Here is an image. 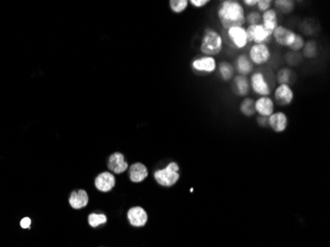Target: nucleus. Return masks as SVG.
I'll return each mask as SVG.
<instances>
[{"instance_id":"f257e3e1","label":"nucleus","mask_w":330,"mask_h":247,"mask_svg":"<svg viewBox=\"0 0 330 247\" xmlns=\"http://www.w3.org/2000/svg\"><path fill=\"white\" fill-rule=\"evenodd\" d=\"M217 16L220 24L226 31L233 27H243L246 23L244 6L237 0H223L220 2Z\"/></svg>"},{"instance_id":"f03ea898","label":"nucleus","mask_w":330,"mask_h":247,"mask_svg":"<svg viewBox=\"0 0 330 247\" xmlns=\"http://www.w3.org/2000/svg\"><path fill=\"white\" fill-rule=\"evenodd\" d=\"M224 38L217 30L213 28L205 29L200 44V51L203 55L212 57L219 55L224 49Z\"/></svg>"},{"instance_id":"7ed1b4c3","label":"nucleus","mask_w":330,"mask_h":247,"mask_svg":"<svg viewBox=\"0 0 330 247\" xmlns=\"http://www.w3.org/2000/svg\"><path fill=\"white\" fill-rule=\"evenodd\" d=\"M179 170L180 167L176 162H170L166 167L154 172V179L163 187H171L177 183L180 178Z\"/></svg>"},{"instance_id":"20e7f679","label":"nucleus","mask_w":330,"mask_h":247,"mask_svg":"<svg viewBox=\"0 0 330 247\" xmlns=\"http://www.w3.org/2000/svg\"><path fill=\"white\" fill-rule=\"evenodd\" d=\"M248 57L253 66H264L268 64L273 55L272 49L269 45L264 44H252L248 51Z\"/></svg>"},{"instance_id":"39448f33","label":"nucleus","mask_w":330,"mask_h":247,"mask_svg":"<svg viewBox=\"0 0 330 247\" xmlns=\"http://www.w3.org/2000/svg\"><path fill=\"white\" fill-rule=\"evenodd\" d=\"M248 43L269 45L272 42V33L265 29L262 24L251 25L246 28Z\"/></svg>"},{"instance_id":"423d86ee","label":"nucleus","mask_w":330,"mask_h":247,"mask_svg":"<svg viewBox=\"0 0 330 247\" xmlns=\"http://www.w3.org/2000/svg\"><path fill=\"white\" fill-rule=\"evenodd\" d=\"M249 84H250V89L259 97L270 96L272 92L271 86L265 74L262 72H255L251 74L249 78Z\"/></svg>"},{"instance_id":"0eeeda50","label":"nucleus","mask_w":330,"mask_h":247,"mask_svg":"<svg viewBox=\"0 0 330 247\" xmlns=\"http://www.w3.org/2000/svg\"><path fill=\"white\" fill-rule=\"evenodd\" d=\"M227 39L232 48L236 49H243L247 47L248 38L245 27H233L226 31Z\"/></svg>"},{"instance_id":"6e6552de","label":"nucleus","mask_w":330,"mask_h":247,"mask_svg":"<svg viewBox=\"0 0 330 247\" xmlns=\"http://www.w3.org/2000/svg\"><path fill=\"white\" fill-rule=\"evenodd\" d=\"M191 68L196 74L209 75L217 71L218 63L215 57L202 55L192 60Z\"/></svg>"},{"instance_id":"1a4fd4ad","label":"nucleus","mask_w":330,"mask_h":247,"mask_svg":"<svg viewBox=\"0 0 330 247\" xmlns=\"http://www.w3.org/2000/svg\"><path fill=\"white\" fill-rule=\"evenodd\" d=\"M297 33L283 25H279L272 33V39L280 47L290 48L295 41Z\"/></svg>"},{"instance_id":"9d476101","label":"nucleus","mask_w":330,"mask_h":247,"mask_svg":"<svg viewBox=\"0 0 330 247\" xmlns=\"http://www.w3.org/2000/svg\"><path fill=\"white\" fill-rule=\"evenodd\" d=\"M273 100L280 107L290 106L295 99V92L291 85L279 84L274 90Z\"/></svg>"},{"instance_id":"9b49d317","label":"nucleus","mask_w":330,"mask_h":247,"mask_svg":"<svg viewBox=\"0 0 330 247\" xmlns=\"http://www.w3.org/2000/svg\"><path fill=\"white\" fill-rule=\"evenodd\" d=\"M255 112L258 116L269 117L275 112V102L270 96L258 97L254 101Z\"/></svg>"},{"instance_id":"f8f14e48","label":"nucleus","mask_w":330,"mask_h":247,"mask_svg":"<svg viewBox=\"0 0 330 247\" xmlns=\"http://www.w3.org/2000/svg\"><path fill=\"white\" fill-rule=\"evenodd\" d=\"M232 65H233L235 73H237V75L247 77L248 75H251V74H253V64L249 59L248 55L245 54V53L238 54L235 57L234 63Z\"/></svg>"},{"instance_id":"ddd939ff","label":"nucleus","mask_w":330,"mask_h":247,"mask_svg":"<svg viewBox=\"0 0 330 247\" xmlns=\"http://www.w3.org/2000/svg\"><path fill=\"white\" fill-rule=\"evenodd\" d=\"M289 125V119L285 112L283 111H275L271 116L268 117V127L277 133H284Z\"/></svg>"},{"instance_id":"4468645a","label":"nucleus","mask_w":330,"mask_h":247,"mask_svg":"<svg viewBox=\"0 0 330 247\" xmlns=\"http://www.w3.org/2000/svg\"><path fill=\"white\" fill-rule=\"evenodd\" d=\"M108 168L111 172L115 174H122L126 172L128 168L127 160L123 153L115 152L109 157Z\"/></svg>"},{"instance_id":"2eb2a0df","label":"nucleus","mask_w":330,"mask_h":247,"mask_svg":"<svg viewBox=\"0 0 330 247\" xmlns=\"http://www.w3.org/2000/svg\"><path fill=\"white\" fill-rule=\"evenodd\" d=\"M127 220L133 226H144L149 220L148 213L142 207H133L127 211Z\"/></svg>"},{"instance_id":"dca6fc26","label":"nucleus","mask_w":330,"mask_h":247,"mask_svg":"<svg viewBox=\"0 0 330 247\" xmlns=\"http://www.w3.org/2000/svg\"><path fill=\"white\" fill-rule=\"evenodd\" d=\"M95 187L103 193L110 192L116 185V178L111 172H103L95 179Z\"/></svg>"},{"instance_id":"f3484780","label":"nucleus","mask_w":330,"mask_h":247,"mask_svg":"<svg viewBox=\"0 0 330 247\" xmlns=\"http://www.w3.org/2000/svg\"><path fill=\"white\" fill-rule=\"evenodd\" d=\"M232 81H233V90L235 94L239 97H243V98L247 97V95L250 92L249 78L246 76L235 75Z\"/></svg>"},{"instance_id":"a211bd4d","label":"nucleus","mask_w":330,"mask_h":247,"mask_svg":"<svg viewBox=\"0 0 330 247\" xmlns=\"http://www.w3.org/2000/svg\"><path fill=\"white\" fill-rule=\"evenodd\" d=\"M261 24L269 32L273 33V31L279 26V18H278L277 11L274 8H271L265 11L264 13H262Z\"/></svg>"},{"instance_id":"6ab92c4d","label":"nucleus","mask_w":330,"mask_h":247,"mask_svg":"<svg viewBox=\"0 0 330 247\" xmlns=\"http://www.w3.org/2000/svg\"><path fill=\"white\" fill-rule=\"evenodd\" d=\"M129 179L134 183H141L149 176V170L147 166L141 162L134 163L128 169Z\"/></svg>"},{"instance_id":"aec40b11","label":"nucleus","mask_w":330,"mask_h":247,"mask_svg":"<svg viewBox=\"0 0 330 247\" xmlns=\"http://www.w3.org/2000/svg\"><path fill=\"white\" fill-rule=\"evenodd\" d=\"M88 194L84 190H78L72 193L70 197V205L75 210H80L87 206Z\"/></svg>"},{"instance_id":"412c9836","label":"nucleus","mask_w":330,"mask_h":247,"mask_svg":"<svg viewBox=\"0 0 330 247\" xmlns=\"http://www.w3.org/2000/svg\"><path fill=\"white\" fill-rule=\"evenodd\" d=\"M217 71L219 73L221 79L225 82H229L230 80H232L233 77L235 76V71H234L233 65L229 61L224 60V61H221L220 64H218Z\"/></svg>"},{"instance_id":"4be33fe9","label":"nucleus","mask_w":330,"mask_h":247,"mask_svg":"<svg viewBox=\"0 0 330 247\" xmlns=\"http://www.w3.org/2000/svg\"><path fill=\"white\" fill-rule=\"evenodd\" d=\"M275 5V10L277 13L288 15L294 12L296 8V2L293 0H276L273 2Z\"/></svg>"},{"instance_id":"5701e85b","label":"nucleus","mask_w":330,"mask_h":247,"mask_svg":"<svg viewBox=\"0 0 330 247\" xmlns=\"http://www.w3.org/2000/svg\"><path fill=\"white\" fill-rule=\"evenodd\" d=\"M253 98L245 97L242 99V101L239 104V112L246 118H252L256 115L255 112V106H254Z\"/></svg>"},{"instance_id":"b1692460","label":"nucleus","mask_w":330,"mask_h":247,"mask_svg":"<svg viewBox=\"0 0 330 247\" xmlns=\"http://www.w3.org/2000/svg\"><path fill=\"white\" fill-rule=\"evenodd\" d=\"M293 79V72L289 68H282L276 74V80L279 84H287L291 85Z\"/></svg>"},{"instance_id":"393cba45","label":"nucleus","mask_w":330,"mask_h":247,"mask_svg":"<svg viewBox=\"0 0 330 247\" xmlns=\"http://www.w3.org/2000/svg\"><path fill=\"white\" fill-rule=\"evenodd\" d=\"M317 44L314 41H308L305 42L303 53L306 58H314L317 55Z\"/></svg>"},{"instance_id":"a878e982","label":"nucleus","mask_w":330,"mask_h":247,"mask_svg":"<svg viewBox=\"0 0 330 247\" xmlns=\"http://www.w3.org/2000/svg\"><path fill=\"white\" fill-rule=\"evenodd\" d=\"M169 5L171 10L174 13H183L189 6V1L188 0H171L169 1Z\"/></svg>"},{"instance_id":"bb28decb","label":"nucleus","mask_w":330,"mask_h":247,"mask_svg":"<svg viewBox=\"0 0 330 247\" xmlns=\"http://www.w3.org/2000/svg\"><path fill=\"white\" fill-rule=\"evenodd\" d=\"M107 222V217L103 214H91L88 217V223L92 227H97Z\"/></svg>"},{"instance_id":"cd10ccee","label":"nucleus","mask_w":330,"mask_h":247,"mask_svg":"<svg viewBox=\"0 0 330 247\" xmlns=\"http://www.w3.org/2000/svg\"><path fill=\"white\" fill-rule=\"evenodd\" d=\"M305 45V38L301 35V34H298L296 35V38H295V41L294 43L292 44V46L289 48L291 49L292 51L294 52H298V51H301L304 49Z\"/></svg>"},{"instance_id":"c85d7f7f","label":"nucleus","mask_w":330,"mask_h":247,"mask_svg":"<svg viewBox=\"0 0 330 247\" xmlns=\"http://www.w3.org/2000/svg\"><path fill=\"white\" fill-rule=\"evenodd\" d=\"M245 20L246 23H248V26L261 24V14L258 11H251L246 14Z\"/></svg>"},{"instance_id":"c756f323","label":"nucleus","mask_w":330,"mask_h":247,"mask_svg":"<svg viewBox=\"0 0 330 247\" xmlns=\"http://www.w3.org/2000/svg\"><path fill=\"white\" fill-rule=\"evenodd\" d=\"M272 5H273V1L272 0H258L257 2V11L262 14L264 13L265 11L269 10L272 8Z\"/></svg>"},{"instance_id":"7c9ffc66","label":"nucleus","mask_w":330,"mask_h":247,"mask_svg":"<svg viewBox=\"0 0 330 247\" xmlns=\"http://www.w3.org/2000/svg\"><path fill=\"white\" fill-rule=\"evenodd\" d=\"M211 1L210 0H190L189 4H191L192 6L196 7V8H203L205 6H207Z\"/></svg>"},{"instance_id":"2f4dec72","label":"nucleus","mask_w":330,"mask_h":247,"mask_svg":"<svg viewBox=\"0 0 330 247\" xmlns=\"http://www.w3.org/2000/svg\"><path fill=\"white\" fill-rule=\"evenodd\" d=\"M256 122L258 124L259 127L266 128L268 127V118L267 117H262V116H257Z\"/></svg>"},{"instance_id":"473e14b6","label":"nucleus","mask_w":330,"mask_h":247,"mask_svg":"<svg viewBox=\"0 0 330 247\" xmlns=\"http://www.w3.org/2000/svg\"><path fill=\"white\" fill-rule=\"evenodd\" d=\"M257 2H258V0H243L242 5L246 6L248 8H253V7H256Z\"/></svg>"},{"instance_id":"72a5a7b5","label":"nucleus","mask_w":330,"mask_h":247,"mask_svg":"<svg viewBox=\"0 0 330 247\" xmlns=\"http://www.w3.org/2000/svg\"><path fill=\"white\" fill-rule=\"evenodd\" d=\"M31 223H32V221H31L30 218H24V219H22V221L20 222L22 228H30Z\"/></svg>"}]
</instances>
